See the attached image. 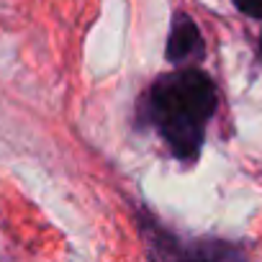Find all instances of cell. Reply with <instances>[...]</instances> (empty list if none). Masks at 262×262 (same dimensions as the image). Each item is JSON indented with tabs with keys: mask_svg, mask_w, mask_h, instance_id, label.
<instances>
[{
	"mask_svg": "<svg viewBox=\"0 0 262 262\" xmlns=\"http://www.w3.org/2000/svg\"><path fill=\"white\" fill-rule=\"evenodd\" d=\"M219 108L213 80L198 67H180L160 75L139 100L144 123H152L178 160L193 162L201 155L206 126Z\"/></svg>",
	"mask_w": 262,
	"mask_h": 262,
	"instance_id": "6da1fadb",
	"label": "cell"
},
{
	"mask_svg": "<svg viewBox=\"0 0 262 262\" xmlns=\"http://www.w3.org/2000/svg\"><path fill=\"white\" fill-rule=\"evenodd\" d=\"M165 52H167V59L172 64H178V67L203 57V36H201L195 21L188 13H178L175 16Z\"/></svg>",
	"mask_w": 262,
	"mask_h": 262,
	"instance_id": "7a4b0ae2",
	"label": "cell"
},
{
	"mask_svg": "<svg viewBox=\"0 0 262 262\" xmlns=\"http://www.w3.org/2000/svg\"><path fill=\"white\" fill-rule=\"evenodd\" d=\"M234 6L249 18H262V0H234Z\"/></svg>",
	"mask_w": 262,
	"mask_h": 262,
	"instance_id": "3957f363",
	"label": "cell"
},
{
	"mask_svg": "<svg viewBox=\"0 0 262 262\" xmlns=\"http://www.w3.org/2000/svg\"><path fill=\"white\" fill-rule=\"evenodd\" d=\"M259 52H262V39H259Z\"/></svg>",
	"mask_w": 262,
	"mask_h": 262,
	"instance_id": "277c9868",
	"label": "cell"
}]
</instances>
